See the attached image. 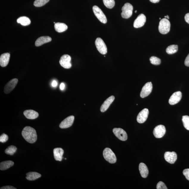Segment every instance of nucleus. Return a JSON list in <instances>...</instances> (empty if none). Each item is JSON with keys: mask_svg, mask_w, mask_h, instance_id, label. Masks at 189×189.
I'll return each mask as SVG.
<instances>
[{"mask_svg": "<svg viewBox=\"0 0 189 189\" xmlns=\"http://www.w3.org/2000/svg\"><path fill=\"white\" fill-rule=\"evenodd\" d=\"M22 135L27 142L31 143H35L37 141V135L35 129L30 126H26L22 131Z\"/></svg>", "mask_w": 189, "mask_h": 189, "instance_id": "obj_1", "label": "nucleus"}, {"mask_svg": "<svg viewBox=\"0 0 189 189\" xmlns=\"http://www.w3.org/2000/svg\"><path fill=\"white\" fill-rule=\"evenodd\" d=\"M171 24L170 21L165 18L161 20L158 27L159 32L162 34L165 35L170 31Z\"/></svg>", "mask_w": 189, "mask_h": 189, "instance_id": "obj_2", "label": "nucleus"}, {"mask_svg": "<svg viewBox=\"0 0 189 189\" xmlns=\"http://www.w3.org/2000/svg\"><path fill=\"white\" fill-rule=\"evenodd\" d=\"M103 156L105 160L111 164H114L116 162V155L110 148L104 149L103 152Z\"/></svg>", "mask_w": 189, "mask_h": 189, "instance_id": "obj_3", "label": "nucleus"}, {"mask_svg": "<svg viewBox=\"0 0 189 189\" xmlns=\"http://www.w3.org/2000/svg\"><path fill=\"white\" fill-rule=\"evenodd\" d=\"M133 10V7L132 5L129 3H125L122 7L121 16L123 18H129L132 15Z\"/></svg>", "mask_w": 189, "mask_h": 189, "instance_id": "obj_4", "label": "nucleus"}, {"mask_svg": "<svg viewBox=\"0 0 189 189\" xmlns=\"http://www.w3.org/2000/svg\"><path fill=\"white\" fill-rule=\"evenodd\" d=\"M93 13L99 21L103 24L107 23V19L105 15L99 7L96 5L93 6Z\"/></svg>", "mask_w": 189, "mask_h": 189, "instance_id": "obj_5", "label": "nucleus"}, {"mask_svg": "<svg viewBox=\"0 0 189 189\" xmlns=\"http://www.w3.org/2000/svg\"><path fill=\"white\" fill-rule=\"evenodd\" d=\"M95 45L99 52L101 54L105 55L107 52V49L104 41L100 38H97L95 41Z\"/></svg>", "mask_w": 189, "mask_h": 189, "instance_id": "obj_6", "label": "nucleus"}, {"mask_svg": "<svg viewBox=\"0 0 189 189\" xmlns=\"http://www.w3.org/2000/svg\"><path fill=\"white\" fill-rule=\"evenodd\" d=\"M71 57L68 55L65 54L62 56L59 61L62 67L65 69L70 68L71 67Z\"/></svg>", "mask_w": 189, "mask_h": 189, "instance_id": "obj_7", "label": "nucleus"}, {"mask_svg": "<svg viewBox=\"0 0 189 189\" xmlns=\"http://www.w3.org/2000/svg\"><path fill=\"white\" fill-rule=\"evenodd\" d=\"M153 86L152 82H147L142 88L140 93L141 98H144L149 96L152 92Z\"/></svg>", "mask_w": 189, "mask_h": 189, "instance_id": "obj_8", "label": "nucleus"}, {"mask_svg": "<svg viewBox=\"0 0 189 189\" xmlns=\"http://www.w3.org/2000/svg\"><path fill=\"white\" fill-rule=\"evenodd\" d=\"M113 132L115 136L119 140L124 141L128 139L127 133L122 129L115 128L113 129Z\"/></svg>", "mask_w": 189, "mask_h": 189, "instance_id": "obj_9", "label": "nucleus"}, {"mask_svg": "<svg viewBox=\"0 0 189 189\" xmlns=\"http://www.w3.org/2000/svg\"><path fill=\"white\" fill-rule=\"evenodd\" d=\"M166 128L164 125H158L154 129L153 134L156 138H162L166 133Z\"/></svg>", "mask_w": 189, "mask_h": 189, "instance_id": "obj_10", "label": "nucleus"}, {"mask_svg": "<svg viewBox=\"0 0 189 189\" xmlns=\"http://www.w3.org/2000/svg\"><path fill=\"white\" fill-rule=\"evenodd\" d=\"M17 79H13L5 85L4 92L6 94L11 93L15 88L18 82Z\"/></svg>", "mask_w": 189, "mask_h": 189, "instance_id": "obj_11", "label": "nucleus"}, {"mask_svg": "<svg viewBox=\"0 0 189 189\" xmlns=\"http://www.w3.org/2000/svg\"><path fill=\"white\" fill-rule=\"evenodd\" d=\"M74 116H71L65 118L62 122L59 125L60 128L61 129H66L72 126L74 120Z\"/></svg>", "mask_w": 189, "mask_h": 189, "instance_id": "obj_12", "label": "nucleus"}, {"mask_svg": "<svg viewBox=\"0 0 189 189\" xmlns=\"http://www.w3.org/2000/svg\"><path fill=\"white\" fill-rule=\"evenodd\" d=\"M182 96V93L178 91L172 95L169 100V103L171 105H174L180 102Z\"/></svg>", "mask_w": 189, "mask_h": 189, "instance_id": "obj_13", "label": "nucleus"}, {"mask_svg": "<svg viewBox=\"0 0 189 189\" xmlns=\"http://www.w3.org/2000/svg\"><path fill=\"white\" fill-rule=\"evenodd\" d=\"M149 111L148 109L145 108L139 113L137 117V120L139 123H143L146 121L148 118Z\"/></svg>", "mask_w": 189, "mask_h": 189, "instance_id": "obj_14", "label": "nucleus"}, {"mask_svg": "<svg viewBox=\"0 0 189 189\" xmlns=\"http://www.w3.org/2000/svg\"><path fill=\"white\" fill-rule=\"evenodd\" d=\"M146 17L143 14L138 16L134 22V26L135 28H138L143 26L146 23Z\"/></svg>", "mask_w": 189, "mask_h": 189, "instance_id": "obj_15", "label": "nucleus"}, {"mask_svg": "<svg viewBox=\"0 0 189 189\" xmlns=\"http://www.w3.org/2000/svg\"><path fill=\"white\" fill-rule=\"evenodd\" d=\"M164 158L166 162L171 164H174L177 158L176 153L174 152H166L164 154Z\"/></svg>", "mask_w": 189, "mask_h": 189, "instance_id": "obj_16", "label": "nucleus"}, {"mask_svg": "<svg viewBox=\"0 0 189 189\" xmlns=\"http://www.w3.org/2000/svg\"><path fill=\"white\" fill-rule=\"evenodd\" d=\"M115 99V97L113 96H111L107 99L101 105L100 108L101 112L104 113L106 111L114 101Z\"/></svg>", "mask_w": 189, "mask_h": 189, "instance_id": "obj_17", "label": "nucleus"}, {"mask_svg": "<svg viewBox=\"0 0 189 189\" xmlns=\"http://www.w3.org/2000/svg\"><path fill=\"white\" fill-rule=\"evenodd\" d=\"M10 55L7 53L1 54L0 57V65L2 67L7 66L9 63Z\"/></svg>", "mask_w": 189, "mask_h": 189, "instance_id": "obj_18", "label": "nucleus"}, {"mask_svg": "<svg viewBox=\"0 0 189 189\" xmlns=\"http://www.w3.org/2000/svg\"><path fill=\"white\" fill-rule=\"evenodd\" d=\"M54 156L55 160L57 161H61L64 154V151L61 148H56L53 150Z\"/></svg>", "mask_w": 189, "mask_h": 189, "instance_id": "obj_19", "label": "nucleus"}, {"mask_svg": "<svg viewBox=\"0 0 189 189\" xmlns=\"http://www.w3.org/2000/svg\"><path fill=\"white\" fill-rule=\"evenodd\" d=\"M24 114L27 119H35L39 116V113L32 110H28L24 111Z\"/></svg>", "mask_w": 189, "mask_h": 189, "instance_id": "obj_20", "label": "nucleus"}, {"mask_svg": "<svg viewBox=\"0 0 189 189\" xmlns=\"http://www.w3.org/2000/svg\"><path fill=\"white\" fill-rule=\"evenodd\" d=\"M139 169L142 177L147 178L149 174V170L146 165L143 163H140L139 165Z\"/></svg>", "mask_w": 189, "mask_h": 189, "instance_id": "obj_21", "label": "nucleus"}, {"mask_svg": "<svg viewBox=\"0 0 189 189\" xmlns=\"http://www.w3.org/2000/svg\"><path fill=\"white\" fill-rule=\"evenodd\" d=\"M51 38L49 36H43L38 38L35 43V45L38 47L42 45L43 44L49 43L51 41Z\"/></svg>", "mask_w": 189, "mask_h": 189, "instance_id": "obj_22", "label": "nucleus"}, {"mask_svg": "<svg viewBox=\"0 0 189 189\" xmlns=\"http://www.w3.org/2000/svg\"><path fill=\"white\" fill-rule=\"evenodd\" d=\"M54 28L57 32L61 33L67 30L68 26L64 23H57L55 24Z\"/></svg>", "mask_w": 189, "mask_h": 189, "instance_id": "obj_23", "label": "nucleus"}, {"mask_svg": "<svg viewBox=\"0 0 189 189\" xmlns=\"http://www.w3.org/2000/svg\"><path fill=\"white\" fill-rule=\"evenodd\" d=\"M14 163L13 161L11 160H8L2 162L0 164V170L1 171H4L7 170V169L13 166Z\"/></svg>", "mask_w": 189, "mask_h": 189, "instance_id": "obj_24", "label": "nucleus"}, {"mask_svg": "<svg viewBox=\"0 0 189 189\" xmlns=\"http://www.w3.org/2000/svg\"><path fill=\"white\" fill-rule=\"evenodd\" d=\"M26 179L27 180L33 181L40 178L41 175L36 172H29L26 174Z\"/></svg>", "mask_w": 189, "mask_h": 189, "instance_id": "obj_25", "label": "nucleus"}, {"mask_svg": "<svg viewBox=\"0 0 189 189\" xmlns=\"http://www.w3.org/2000/svg\"><path fill=\"white\" fill-rule=\"evenodd\" d=\"M17 22L18 23L21 24L22 25L24 26L29 25L31 22L29 18L25 16L18 18L17 20Z\"/></svg>", "mask_w": 189, "mask_h": 189, "instance_id": "obj_26", "label": "nucleus"}, {"mask_svg": "<svg viewBox=\"0 0 189 189\" xmlns=\"http://www.w3.org/2000/svg\"><path fill=\"white\" fill-rule=\"evenodd\" d=\"M178 47L177 45H171L167 48L166 52L169 54H174L178 51Z\"/></svg>", "mask_w": 189, "mask_h": 189, "instance_id": "obj_27", "label": "nucleus"}, {"mask_svg": "<svg viewBox=\"0 0 189 189\" xmlns=\"http://www.w3.org/2000/svg\"><path fill=\"white\" fill-rule=\"evenodd\" d=\"M17 148L16 147L13 146H11L6 149L5 153L7 154L13 155L16 152Z\"/></svg>", "mask_w": 189, "mask_h": 189, "instance_id": "obj_28", "label": "nucleus"}, {"mask_svg": "<svg viewBox=\"0 0 189 189\" xmlns=\"http://www.w3.org/2000/svg\"><path fill=\"white\" fill-rule=\"evenodd\" d=\"M49 0H35L34 5L35 7H41L49 2Z\"/></svg>", "mask_w": 189, "mask_h": 189, "instance_id": "obj_29", "label": "nucleus"}, {"mask_svg": "<svg viewBox=\"0 0 189 189\" xmlns=\"http://www.w3.org/2000/svg\"><path fill=\"white\" fill-rule=\"evenodd\" d=\"M103 2L105 7L109 9L113 8L115 5L114 0H103Z\"/></svg>", "mask_w": 189, "mask_h": 189, "instance_id": "obj_30", "label": "nucleus"}, {"mask_svg": "<svg viewBox=\"0 0 189 189\" xmlns=\"http://www.w3.org/2000/svg\"><path fill=\"white\" fill-rule=\"evenodd\" d=\"M182 121L185 128L189 130V116L187 115L183 116Z\"/></svg>", "mask_w": 189, "mask_h": 189, "instance_id": "obj_31", "label": "nucleus"}, {"mask_svg": "<svg viewBox=\"0 0 189 189\" xmlns=\"http://www.w3.org/2000/svg\"><path fill=\"white\" fill-rule=\"evenodd\" d=\"M150 60L151 63L155 65H160L161 63V60L156 57H151L150 59Z\"/></svg>", "mask_w": 189, "mask_h": 189, "instance_id": "obj_32", "label": "nucleus"}, {"mask_svg": "<svg viewBox=\"0 0 189 189\" xmlns=\"http://www.w3.org/2000/svg\"><path fill=\"white\" fill-rule=\"evenodd\" d=\"M8 139V136L5 134H2L0 136V142L1 143H5L7 142Z\"/></svg>", "mask_w": 189, "mask_h": 189, "instance_id": "obj_33", "label": "nucleus"}, {"mask_svg": "<svg viewBox=\"0 0 189 189\" xmlns=\"http://www.w3.org/2000/svg\"><path fill=\"white\" fill-rule=\"evenodd\" d=\"M157 189H167L168 188H167L166 185L164 183V182H159L157 184Z\"/></svg>", "mask_w": 189, "mask_h": 189, "instance_id": "obj_34", "label": "nucleus"}, {"mask_svg": "<svg viewBox=\"0 0 189 189\" xmlns=\"http://www.w3.org/2000/svg\"><path fill=\"white\" fill-rule=\"evenodd\" d=\"M183 174L187 179L189 181V168L185 169L183 172Z\"/></svg>", "mask_w": 189, "mask_h": 189, "instance_id": "obj_35", "label": "nucleus"}, {"mask_svg": "<svg viewBox=\"0 0 189 189\" xmlns=\"http://www.w3.org/2000/svg\"><path fill=\"white\" fill-rule=\"evenodd\" d=\"M185 65L187 67H189V54L185 61Z\"/></svg>", "mask_w": 189, "mask_h": 189, "instance_id": "obj_36", "label": "nucleus"}, {"mask_svg": "<svg viewBox=\"0 0 189 189\" xmlns=\"http://www.w3.org/2000/svg\"><path fill=\"white\" fill-rule=\"evenodd\" d=\"M17 189L16 188H14V187L10 186H4V187H1V189Z\"/></svg>", "mask_w": 189, "mask_h": 189, "instance_id": "obj_37", "label": "nucleus"}, {"mask_svg": "<svg viewBox=\"0 0 189 189\" xmlns=\"http://www.w3.org/2000/svg\"><path fill=\"white\" fill-rule=\"evenodd\" d=\"M185 19L186 22L189 24V13H187L185 15Z\"/></svg>", "mask_w": 189, "mask_h": 189, "instance_id": "obj_38", "label": "nucleus"}, {"mask_svg": "<svg viewBox=\"0 0 189 189\" xmlns=\"http://www.w3.org/2000/svg\"><path fill=\"white\" fill-rule=\"evenodd\" d=\"M57 82L56 80H53L51 83V86L53 87H57Z\"/></svg>", "mask_w": 189, "mask_h": 189, "instance_id": "obj_39", "label": "nucleus"}, {"mask_svg": "<svg viewBox=\"0 0 189 189\" xmlns=\"http://www.w3.org/2000/svg\"><path fill=\"white\" fill-rule=\"evenodd\" d=\"M65 88V85L64 83H62L60 86V88L61 89V90H64Z\"/></svg>", "mask_w": 189, "mask_h": 189, "instance_id": "obj_40", "label": "nucleus"}, {"mask_svg": "<svg viewBox=\"0 0 189 189\" xmlns=\"http://www.w3.org/2000/svg\"><path fill=\"white\" fill-rule=\"evenodd\" d=\"M160 1V0H150L151 2L154 3H158Z\"/></svg>", "mask_w": 189, "mask_h": 189, "instance_id": "obj_41", "label": "nucleus"}, {"mask_svg": "<svg viewBox=\"0 0 189 189\" xmlns=\"http://www.w3.org/2000/svg\"><path fill=\"white\" fill-rule=\"evenodd\" d=\"M166 18H168V19H169V17L168 16V15H166Z\"/></svg>", "mask_w": 189, "mask_h": 189, "instance_id": "obj_42", "label": "nucleus"}, {"mask_svg": "<svg viewBox=\"0 0 189 189\" xmlns=\"http://www.w3.org/2000/svg\"><path fill=\"white\" fill-rule=\"evenodd\" d=\"M137 11H135V13H137Z\"/></svg>", "mask_w": 189, "mask_h": 189, "instance_id": "obj_43", "label": "nucleus"}, {"mask_svg": "<svg viewBox=\"0 0 189 189\" xmlns=\"http://www.w3.org/2000/svg\"><path fill=\"white\" fill-rule=\"evenodd\" d=\"M165 18H166V16H165Z\"/></svg>", "mask_w": 189, "mask_h": 189, "instance_id": "obj_44", "label": "nucleus"}, {"mask_svg": "<svg viewBox=\"0 0 189 189\" xmlns=\"http://www.w3.org/2000/svg\"><path fill=\"white\" fill-rule=\"evenodd\" d=\"M65 160H67V158H65Z\"/></svg>", "mask_w": 189, "mask_h": 189, "instance_id": "obj_45", "label": "nucleus"}, {"mask_svg": "<svg viewBox=\"0 0 189 189\" xmlns=\"http://www.w3.org/2000/svg\"><path fill=\"white\" fill-rule=\"evenodd\" d=\"M160 19L161 20V18H160Z\"/></svg>", "mask_w": 189, "mask_h": 189, "instance_id": "obj_46", "label": "nucleus"}]
</instances>
